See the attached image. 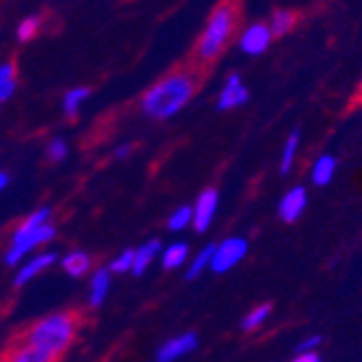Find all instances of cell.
I'll return each mask as SVG.
<instances>
[{"mask_svg":"<svg viewBox=\"0 0 362 362\" xmlns=\"http://www.w3.org/2000/svg\"><path fill=\"white\" fill-rule=\"evenodd\" d=\"M197 91V76L191 70H174L156 81L141 95V113L150 119H170L178 115Z\"/></svg>","mask_w":362,"mask_h":362,"instance_id":"6da1fadb","label":"cell"},{"mask_svg":"<svg viewBox=\"0 0 362 362\" xmlns=\"http://www.w3.org/2000/svg\"><path fill=\"white\" fill-rule=\"evenodd\" d=\"M83 319L78 313H59V315H50L37 323H33L28 330L20 332L13 343L18 345H35L42 349H48L52 354L63 356L65 349H68L81 327Z\"/></svg>","mask_w":362,"mask_h":362,"instance_id":"7a4b0ae2","label":"cell"},{"mask_svg":"<svg viewBox=\"0 0 362 362\" xmlns=\"http://www.w3.org/2000/svg\"><path fill=\"white\" fill-rule=\"evenodd\" d=\"M239 16H241L239 0H221L213 9L204 30L200 33V40L195 44L193 57L197 63H211L223 52L230 37H233L237 30Z\"/></svg>","mask_w":362,"mask_h":362,"instance_id":"3957f363","label":"cell"},{"mask_svg":"<svg viewBox=\"0 0 362 362\" xmlns=\"http://www.w3.org/2000/svg\"><path fill=\"white\" fill-rule=\"evenodd\" d=\"M50 217H52V209L44 206V209H37L35 213H30L16 228V233L11 237V245L5 254L7 265H18L28 252L48 243L57 235L54 226L50 223Z\"/></svg>","mask_w":362,"mask_h":362,"instance_id":"277c9868","label":"cell"},{"mask_svg":"<svg viewBox=\"0 0 362 362\" xmlns=\"http://www.w3.org/2000/svg\"><path fill=\"white\" fill-rule=\"evenodd\" d=\"M245 254H247V241L241 237H230L221 241L219 245H215L213 256H211V269L215 274H226L233 269L237 262H241Z\"/></svg>","mask_w":362,"mask_h":362,"instance_id":"5b68a950","label":"cell"},{"mask_svg":"<svg viewBox=\"0 0 362 362\" xmlns=\"http://www.w3.org/2000/svg\"><path fill=\"white\" fill-rule=\"evenodd\" d=\"M272 40H274V33H272L269 24H250L241 33L239 48L250 57H258L272 46Z\"/></svg>","mask_w":362,"mask_h":362,"instance_id":"8992f818","label":"cell"},{"mask_svg":"<svg viewBox=\"0 0 362 362\" xmlns=\"http://www.w3.org/2000/svg\"><path fill=\"white\" fill-rule=\"evenodd\" d=\"M217 206H219V193L215 189H204L197 195V200L193 204V221H191L197 233H204L213 223Z\"/></svg>","mask_w":362,"mask_h":362,"instance_id":"52a82bcc","label":"cell"},{"mask_svg":"<svg viewBox=\"0 0 362 362\" xmlns=\"http://www.w3.org/2000/svg\"><path fill=\"white\" fill-rule=\"evenodd\" d=\"M250 98V91L247 87L243 85L241 76L239 74H230L226 78V85L223 89L219 91V98H217V109L219 111H230V109H237V107H243Z\"/></svg>","mask_w":362,"mask_h":362,"instance_id":"ba28073f","label":"cell"},{"mask_svg":"<svg viewBox=\"0 0 362 362\" xmlns=\"http://www.w3.org/2000/svg\"><path fill=\"white\" fill-rule=\"evenodd\" d=\"M59 360H61L59 354H52L35 345H18V343H13L0 356V362H59Z\"/></svg>","mask_w":362,"mask_h":362,"instance_id":"9c48e42d","label":"cell"},{"mask_svg":"<svg viewBox=\"0 0 362 362\" xmlns=\"http://www.w3.org/2000/svg\"><path fill=\"white\" fill-rule=\"evenodd\" d=\"M308 204V195H306V189L304 187H293L288 193H284V197L280 200V206H278V213H280V219L286 221V223H293L298 221L304 213Z\"/></svg>","mask_w":362,"mask_h":362,"instance_id":"30bf717a","label":"cell"},{"mask_svg":"<svg viewBox=\"0 0 362 362\" xmlns=\"http://www.w3.org/2000/svg\"><path fill=\"white\" fill-rule=\"evenodd\" d=\"M57 260V254L54 252H44V254H37V256H33L28 262H24V265L20 267L18 276H16V286H22L26 284L28 280H33L35 276H40L44 269H48L52 262Z\"/></svg>","mask_w":362,"mask_h":362,"instance_id":"8fae6325","label":"cell"},{"mask_svg":"<svg viewBox=\"0 0 362 362\" xmlns=\"http://www.w3.org/2000/svg\"><path fill=\"white\" fill-rule=\"evenodd\" d=\"M195 345H197V337H195L193 332L182 334V337H176V339L168 341L165 345L160 347V351H158V362H174V360H178L180 356L193 351Z\"/></svg>","mask_w":362,"mask_h":362,"instance_id":"7c38bea8","label":"cell"},{"mask_svg":"<svg viewBox=\"0 0 362 362\" xmlns=\"http://www.w3.org/2000/svg\"><path fill=\"white\" fill-rule=\"evenodd\" d=\"M18 89V68L13 61L0 63V105L9 103Z\"/></svg>","mask_w":362,"mask_h":362,"instance_id":"4fadbf2b","label":"cell"},{"mask_svg":"<svg viewBox=\"0 0 362 362\" xmlns=\"http://www.w3.org/2000/svg\"><path fill=\"white\" fill-rule=\"evenodd\" d=\"M91 95V89L89 87H72L65 91L63 95V103H61V109H63V115L68 119H74L78 113H81V107L87 98Z\"/></svg>","mask_w":362,"mask_h":362,"instance_id":"5bb4252c","label":"cell"},{"mask_svg":"<svg viewBox=\"0 0 362 362\" xmlns=\"http://www.w3.org/2000/svg\"><path fill=\"white\" fill-rule=\"evenodd\" d=\"M334 172H337V158L332 154H323L315 160L310 178L317 187H325V185L332 182Z\"/></svg>","mask_w":362,"mask_h":362,"instance_id":"9a60e30c","label":"cell"},{"mask_svg":"<svg viewBox=\"0 0 362 362\" xmlns=\"http://www.w3.org/2000/svg\"><path fill=\"white\" fill-rule=\"evenodd\" d=\"M61 265L72 278H83L91 269V256L81 252V250H74V252H70L68 256L63 258Z\"/></svg>","mask_w":362,"mask_h":362,"instance_id":"2e32d148","label":"cell"},{"mask_svg":"<svg viewBox=\"0 0 362 362\" xmlns=\"http://www.w3.org/2000/svg\"><path fill=\"white\" fill-rule=\"evenodd\" d=\"M160 252V243L154 239V241H148L144 245H139V250H135V260H133V272L135 276H141L146 274V269L150 267V262L154 260V256Z\"/></svg>","mask_w":362,"mask_h":362,"instance_id":"e0dca14e","label":"cell"},{"mask_svg":"<svg viewBox=\"0 0 362 362\" xmlns=\"http://www.w3.org/2000/svg\"><path fill=\"white\" fill-rule=\"evenodd\" d=\"M109 284H111V269H98L91 276V306H100L109 293Z\"/></svg>","mask_w":362,"mask_h":362,"instance_id":"ac0fdd59","label":"cell"},{"mask_svg":"<svg viewBox=\"0 0 362 362\" xmlns=\"http://www.w3.org/2000/svg\"><path fill=\"white\" fill-rule=\"evenodd\" d=\"M295 22H298V16L288 9H280L272 16V22H269V28L274 33V37H284L288 33L295 28Z\"/></svg>","mask_w":362,"mask_h":362,"instance_id":"d6986e66","label":"cell"},{"mask_svg":"<svg viewBox=\"0 0 362 362\" xmlns=\"http://www.w3.org/2000/svg\"><path fill=\"white\" fill-rule=\"evenodd\" d=\"M42 24H44L42 16H26V18L18 24V28H16L18 42H22V44L33 42V40H35V37L40 35Z\"/></svg>","mask_w":362,"mask_h":362,"instance_id":"ffe728a7","label":"cell"},{"mask_svg":"<svg viewBox=\"0 0 362 362\" xmlns=\"http://www.w3.org/2000/svg\"><path fill=\"white\" fill-rule=\"evenodd\" d=\"M187 256H189L187 243H182V241L172 243V245L165 247V252H163V267H165V269H176V267H180L182 262L187 260Z\"/></svg>","mask_w":362,"mask_h":362,"instance_id":"44dd1931","label":"cell"},{"mask_svg":"<svg viewBox=\"0 0 362 362\" xmlns=\"http://www.w3.org/2000/svg\"><path fill=\"white\" fill-rule=\"evenodd\" d=\"M298 146H300V130H293L288 135V139L284 141L282 148V158H280V174H288L293 163H295V154H298Z\"/></svg>","mask_w":362,"mask_h":362,"instance_id":"7402d4cb","label":"cell"},{"mask_svg":"<svg viewBox=\"0 0 362 362\" xmlns=\"http://www.w3.org/2000/svg\"><path fill=\"white\" fill-rule=\"evenodd\" d=\"M191 221H193V206H180L170 215L168 228L174 230V233H180V230H185Z\"/></svg>","mask_w":362,"mask_h":362,"instance_id":"603a6c76","label":"cell"},{"mask_svg":"<svg viewBox=\"0 0 362 362\" xmlns=\"http://www.w3.org/2000/svg\"><path fill=\"white\" fill-rule=\"evenodd\" d=\"M213 250H215V245H209V247H204L200 254H197L195 258H193V262H191V267H189V272H187V278L189 280H193V278H197L200 276L209 265H211V256H213Z\"/></svg>","mask_w":362,"mask_h":362,"instance_id":"cb8c5ba5","label":"cell"},{"mask_svg":"<svg viewBox=\"0 0 362 362\" xmlns=\"http://www.w3.org/2000/svg\"><path fill=\"white\" fill-rule=\"evenodd\" d=\"M272 313V306L269 304H262L258 308H254L245 319H243V330H256V327H260V323H265V319L269 317Z\"/></svg>","mask_w":362,"mask_h":362,"instance_id":"d4e9b609","label":"cell"},{"mask_svg":"<svg viewBox=\"0 0 362 362\" xmlns=\"http://www.w3.org/2000/svg\"><path fill=\"white\" fill-rule=\"evenodd\" d=\"M68 152H70V148H68V144H65V139H61V137L50 139L46 146V154L52 163H61L65 156H68Z\"/></svg>","mask_w":362,"mask_h":362,"instance_id":"484cf974","label":"cell"},{"mask_svg":"<svg viewBox=\"0 0 362 362\" xmlns=\"http://www.w3.org/2000/svg\"><path fill=\"white\" fill-rule=\"evenodd\" d=\"M133 260H135V250H124L111 265H109V269L113 272V274H124V272H130L133 269Z\"/></svg>","mask_w":362,"mask_h":362,"instance_id":"4316f807","label":"cell"},{"mask_svg":"<svg viewBox=\"0 0 362 362\" xmlns=\"http://www.w3.org/2000/svg\"><path fill=\"white\" fill-rule=\"evenodd\" d=\"M130 152H133V144H122V146L115 148L113 156L115 158H126V156H130Z\"/></svg>","mask_w":362,"mask_h":362,"instance_id":"83f0119b","label":"cell"},{"mask_svg":"<svg viewBox=\"0 0 362 362\" xmlns=\"http://www.w3.org/2000/svg\"><path fill=\"white\" fill-rule=\"evenodd\" d=\"M319 343H321V337H313V339L304 341V343L300 345V349H302V351H310V349H315Z\"/></svg>","mask_w":362,"mask_h":362,"instance_id":"f1b7e54d","label":"cell"},{"mask_svg":"<svg viewBox=\"0 0 362 362\" xmlns=\"http://www.w3.org/2000/svg\"><path fill=\"white\" fill-rule=\"evenodd\" d=\"M293 362H321V360H319V358H317L315 354H308V351H304V354H302L300 358H295Z\"/></svg>","mask_w":362,"mask_h":362,"instance_id":"f546056e","label":"cell"},{"mask_svg":"<svg viewBox=\"0 0 362 362\" xmlns=\"http://www.w3.org/2000/svg\"><path fill=\"white\" fill-rule=\"evenodd\" d=\"M9 174L7 172H3V170H0V191H5L7 187H9Z\"/></svg>","mask_w":362,"mask_h":362,"instance_id":"4dcf8cb0","label":"cell"},{"mask_svg":"<svg viewBox=\"0 0 362 362\" xmlns=\"http://www.w3.org/2000/svg\"><path fill=\"white\" fill-rule=\"evenodd\" d=\"M358 98H360V103H362V81H360V87H358Z\"/></svg>","mask_w":362,"mask_h":362,"instance_id":"1f68e13d","label":"cell"}]
</instances>
